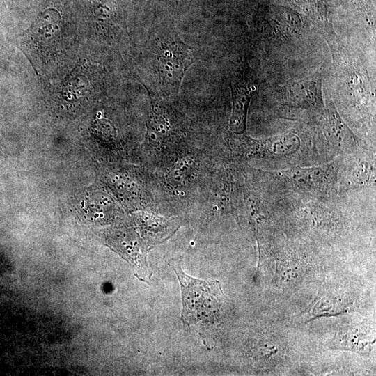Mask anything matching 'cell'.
I'll use <instances>...</instances> for the list:
<instances>
[{"instance_id":"cell-1","label":"cell","mask_w":376,"mask_h":376,"mask_svg":"<svg viewBox=\"0 0 376 376\" xmlns=\"http://www.w3.org/2000/svg\"><path fill=\"white\" fill-rule=\"evenodd\" d=\"M178 276L182 294V320L185 326H206L220 318L225 296L218 281H204L186 274L180 261L169 262Z\"/></svg>"},{"instance_id":"cell-2","label":"cell","mask_w":376,"mask_h":376,"mask_svg":"<svg viewBox=\"0 0 376 376\" xmlns=\"http://www.w3.org/2000/svg\"><path fill=\"white\" fill-rule=\"evenodd\" d=\"M157 47L154 73L159 88L178 91L193 62L189 48L171 36L163 37Z\"/></svg>"},{"instance_id":"cell-3","label":"cell","mask_w":376,"mask_h":376,"mask_svg":"<svg viewBox=\"0 0 376 376\" xmlns=\"http://www.w3.org/2000/svg\"><path fill=\"white\" fill-rule=\"evenodd\" d=\"M230 88L233 100L230 127L235 132H242L250 101L258 88L256 76L250 69L244 68L234 75Z\"/></svg>"},{"instance_id":"cell-4","label":"cell","mask_w":376,"mask_h":376,"mask_svg":"<svg viewBox=\"0 0 376 376\" xmlns=\"http://www.w3.org/2000/svg\"><path fill=\"white\" fill-rule=\"evenodd\" d=\"M322 83V72L317 70L309 77L283 85L281 87V94L289 105L322 109L323 108Z\"/></svg>"},{"instance_id":"cell-5","label":"cell","mask_w":376,"mask_h":376,"mask_svg":"<svg viewBox=\"0 0 376 376\" xmlns=\"http://www.w3.org/2000/svg\"><path fill=\"white\" fill-rule=\"evenodd\" d=\"M141 236L152 248L169 238L178 228V218L166 219L149 212H142L136 218Z\"/></svg>"},{"instance_id":"cell-6","label":"cell","mask_w":376,"mask_h":376,"mask_svg":"<svg viewBox=\"0 0 376 376\" xmlns=\"http://www.w3.org/2000/svg\"><path fill=\"white\" fill-rule=\"evenodd\" d=\"M263 31L274 40L288 41L299 38L303 33L301 18L290 10L276 11L266 21Z\"/></svg>"},{"instance_id":"cell-7","label":"cell","mask_w":376,"mask_h":376,"mask_svg":"<svg viewBox=\"0 0 376 376\" xmlns=\"http://www.w3.org/2000/svg\"><path fill=\"white\" fill-rule=\"evenodd\" d=\"M0 6H5V0H0Z\"/></svg>"}]
</instances>
